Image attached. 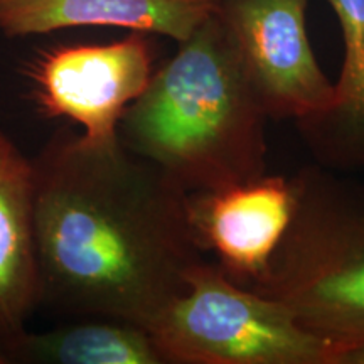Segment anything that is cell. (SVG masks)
<instances>
[{
	"instance_id": "12",
	"label": "cell",
	"mask_w": 364,
	"mask_h": 364,
	"mask_svg": "<svg viewBox=\"0 0 364 364\" xmlns=\"http://www.w3.org/2000/svg\"><path fill=\"white\" fill-rule=\"evenodd\" d=\"M332 364H364V346L338 351L332 359Z\"/></svg>"
},
{
	"instance_id": "10",
	"label": "cell",
	"mask_w": 364,
	"mask_h": 364,
	"mask_svg": "<svg viewBox=\"0 0 364 364\" xmlns=\"http://www.w3.org/2000/svg\"><path fill=\"white\" fill-rule=\"evenodd\" d=\"M9 363L38 364H164L144 327L113 318H85L27 332L2 344Z\"/></svg>"
},
{
	"instance_id": "3",
	"label": "cell",
	"mask_w": 364,
	"mask_h": 364,
	"mask_svg": "<svg viewBox=\"0 0 364 364\" xmlns=\"http://www.w3.org/2000/svg\"><path fill=\"white\" fill-rule=\"evenodd\" d=\"M294 181L292 223L252 289L285 304L336 356L364 346V179L316 164Z\"/></svg>"
},
{
	"instance_id": "8",
	"label": "cell",
	"mask_w": 364,
	"mask_h": 364,
	"mask_svg": "<svg viewBox=\"0 0 364 364\" xmlns=\"http://www.w3.org/2000/svg\"><path fill=\"white\" fill-rule=\"evenodd\" d=\"M221 0H0L7 38L83 26L122 27L182 43L218 11Z\"/></svg>"
},
{
	"instance_id": "1",
	"label": "cell",
	"mask_w": 364,
	"mask_h": 364,
	"mask_svg": "<svg viewBox=\"0 0 364 364\" xmlns=\"http://www.w3.org/2000/svg\"><path fill=\"white\" fill-rule=\"evenodd\" d=\"M33 161L39 306L149 329L206 260L189 194L120 140L61 130Z\"/></svg>"
},
{
	"instance_id": "7",
	"label": "cell",
	"mask_w": 364,
	"mask_h": 364,
	"mask_svg": "<svg viewBox=\"0 0 364 364\" xmlns=\"http://www.w3.org/2000/svg\"><path fill=\"white\" fill-rule=\"evenodd\" d=\"M297 188L294 177L263 174L221 189L189 194V220L204 253L235 282L252 287L265 279L289 231Z\"/></svg>"
},
{
	"instance_id": "5",
	"label": "cell",
	"mask_w": 364,
	"mask_h": 364,
	"mask_svg": "<svg viewBox=\"0 0 364 364\" xmlns=\"http://www.w3.org/2000/svg\"><path fill=\"white\" fill-rule=\"evenodd\" d=\"M311 0H221L216 14L268 118H314L329 110L336 86L307 36Z\"/></svg>"
},
{
	"instance_id": "6",
	"label": "cell",
	"mask_w": 364,
	"mask_h": 364,
	"mask_svg": "<svg viewBox=\"0 0 364 364\" xmlns=\"http://www.w3.org/2000/svg\"><path fill=\"white\" fill-rule=\"evenodd\" d=\"M152 43L144 33L108 44L58 46L38 54L27 68L38 110L70 118L83 127V139L113 145L127 108L154 75Z\"/></svg>"
},
{
	"instance_id": "13",
	"label": "cell",
	"mask_w": 364,
	"mask_h": 364,
	"mask_svg": "<svg viewBox=\"0 0 364 364\" xmlns=\"http://www.w3.org/2000/svg\"><path fill=\"white\" fill-rule=\"evenodd\" d=\"M6 363H9V359L6 356V353L2 351V346H0V364H6Z\"/></svg>"
},
{
	"instance_id": "2",
	"label": "cell",
	"mask_w": 364,
	"mask_h": 364,
	"mask_svg": "<svg viewBox=\"0 0 364 364\" xmlns=\"http://www.w3.org/2000/svg\"><path fill=\"white\" fill-rule=\"evenodd\" d=\"M268 120L215 12L154 71L118 139L194 194L267 174Z\"/></svg>"
},
{
	"instance_id": "4",
	"label": "cell",
	"mask_w": 364,
	"mask_h": 364,
	"mask_svg": "<svg viewBox=\"0 0 364 364\" xmlns=\"http://www.w3.org/2000/svg\"><path fill=\"white\" fill-rule=\"evenodd\" d=\"M186 284L147 329L164 364H332L334 346L218 263H198Z\"/></svg>"
},
{
	"instance_id": "11",
	"label": "cell",
	"mask_w": 364,
	"mask_h": 364,
	"mask_svg": "<svg viewBox=\"0 0 364 364\" xmlns=\"http://www.w3.org/2000/svg\"><path fill=\"white\" fill-rule=\"evenodd\" d=\"M338 17L344 61L336 83L334 113L344 124L364 129V0H327Z\"/></svg>"
},
{
	"instance_id": "9",
	"label": "cell",
	"mask_w": 364,
	"mask_h": 364,
	"mask_svg": "<svg viewBox=\"0 0 364 364\" xmlns=\"http://www.w3.org/2000/svg\"><path fill=\"white\" fill-rule=\"evenodd\" d=\"M34 201V161L0 132V346L39 307Z\"/></svg>"
}]
</instances>
